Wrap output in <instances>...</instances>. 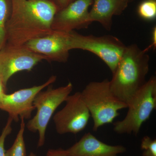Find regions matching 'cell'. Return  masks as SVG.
<instances>
[{
  "mask_svg": "<svg viewBox=\"0 0 156 156\" xmlns=\"http://www.w3.org/2000/svg\"><path fill=\"white\" fill-rule=\"evenodd\" d=\"M140 148L143 151L142 155L156 156V140L149 136L144 137L141 140Z\"/></svg>",
  "mask_w": 156,
  "mask_h": 156,
  "instance_id": "obj_17",
  "label": "cell"
},
{
  "mask_svg": "<svg viewBox=\"0 0 156 156\" xmlns=\"http://www.w3.org/2000/svg\"><path fill=\"white\" fill-rule=\"evenodd\" d=\"M11 11V0H0V50L7 43V26Z\"/></svg>",
  "mask_w": 156,
  "mask_h": 156,
  "instance_id": "obj_14",
  "label": "cell"
},
{
  "mask_svg": "<svg viewBox=\"0 0 156 156\" xmlns=\"http://www.w3.org/2000/svg\"><path fill=\"white\" fill-rule=\"evenodd\" d=\"M47 156H66L62 153L60 149H50L48 151Z\"/></svg>",
  "mask_w": 156,
  "mask_h": 156,
  "instance_id": "obj_20",
  "label": "cell"
},
{
  "mask_svg": "<svg viewBox=\"0 0 156 156\" xmlns=\"http://www.w3.org/2000/svg\"><path fill=\"white\" fill-rule=\"evenodd\" d=\"M140 17L145 20H153L156 17V0H144L137 9Z\"/></svg>",
  "mask_w": 156,
  "mask_h": 156,
  "instance_id": "obj_16",
  "label": "cell"
},
{
  "mask_svg": "<svg viewBox=\"0 0 156 156\" xmlns=\"http://www.w3.org/2000/svg\"><path fill=\"white\" fill-rule=\"evenodd\" d=\"M156 108V78L152 76L136 92L128 104V112L122 121L114 124L119 134L136 135Z\"/></svg>",
  "mask_w": 156,
  "mask_h": 156,
  "instance_id": "obj_4",
  "label": "cell"
},
{
  "mask_svg": "<svg viewBox=\"0 0 156 156\" xmlns=\"http://www.w3.org/2000/svg\"><path fill=\"white\" fill-rule=\"evenodd\" d=\"M128 1H130V2H131V0H128Z\"/></svg>",
  "mask_w": 156,
  "mask_h": 156,
  "instance_id": "obj_24",
  "label": "cell"
},
{
  "mask_svg": "<svg viewBox=\"0 0 156 156\" xmlns=\"http://www.w3.org/2000/svg\"><path fill=\"white\" fill-rule=\"evenodd\" d=\"M70 49L89 51L98 56L114 72L126 46L117 37L106 35L97 37L83 35L75 31L69 32Z\"/></svg>",
  "mask_w": 156,
  "mask_h": 156,
  "instance_id": "obj_6",
  "label": "cell"
},
{
  "mask_svg": "<svg viewBox=\"0 0 156 156\" xmlns=\"http://www.w3.org/2000/svg\"><path fill=\"white\" fill-rule=\"evenodd\" d=\"M43 60H47V58L31 51L24 45H6L0 50V80L5 90L13 75L20 71L31 70Z\"/></svg>",
  "mask_w": 156,
  "mask_h": 156,
  "instance_id": "obj_7",
  "label": "cell"
},
{
  "mask_svg": "<svg viewBox=\"0 0 156 156\" xmlns=\"http://www.w3.org/2000/svg\"><path fill=\"white\" fill-rule=\"evenodd\" d=\"M13 120L9 117L5 126L4 127L2 134L0 136V156H5L6 151L5 149V143L7 136L11 134L12 131V123Z\"/></svg>",
  "mask_w": 156,
  "mask_h": 156,
  "instance_id": "obj_18",
  "label": "cell"
},
{
  "mask_svg": "<svg viewBox=\"0 0 156 156\" xmlns=\"http://www.w3.org/2000/svg\"><path fill=\"white\" fill-rule=\"evenodd\" d=\"M74 1L75 0H54L60 9L65 8L70 3Z\"/></svg>",
  "mask_w": 156,
  "mask_h": 156,
  "instance_id": "obj_19",
  "label": "cell"
},
{
  "mask_svg": "<svg viewBox=\"0 0 156 156\" xmlns=\"http://www.w3.org/2000/svg\"><path fill=\"white\" fill-rule=\"evenodd\" d=\"M65 102L64 108L53 116L56 132L60 134H78L87 127L90 113L80 92L69 95Z\"/></svg>",
  "mask_w": 156,
  "mask_h": 156,
  "instance_id": "obj_8",
  "label": "cell"
},
{
  "mask_svg": "<svg viewBox=\"0 0 156 156\" xmlns=\"http://www.w3.org/2000/svg\"><path fill=\"white\" fill-rule=\"evenodd\" d=\"M142 156H144L142 155Z\"/></svg>",
  "mask_w": 156,
  "mask_h": 156,
  "instance_id": "obj_25",
  "label": "cell"
},
{
  "mask_svg": "<svg viewBox=\"0 0 156 156\" xmlns=\"http://www.w3.org/2000/svg\"><path fill=\"white\" fill-rule=\"evenodd\" d=\"M11 3L6 45L22 46L53 30V18L60 9L54 0H11Z\"/></svg>",
  "mask_w": 156,
  "mask_h": 156,
  "instance_id": "obj_1",
  "label": "cell"
},
{
  "mask_svg": "<svg viewBox=\"0 0 156 156\" xmlns=\"http://www.w3.org/2000/svg\"><path fill=\"white\" fill-rule=\"evenodd\" d=\"M24 119H21L20 128L11 147L6 151L5 156H26V150L23 134L25 128Z\"/></svg>",
  "mask_w": 156,
  "mask_h": 156,
  "instance_id": "obj_15",
  "label": "cell"
},
{
  "mask_svg": "<svg viewBox=\"0 0 156 156\" xmlns=\"http://www.w3.org/2000/svg\"><path fill=\"white\" fill-rule=\"evenodd\" d=\"M148 50H142L135 44L126 46L109 81L112 92L127 105L146 82V76L149 69Z\"/></svg>",
  "mask_w": 156,
  "mask_h": 156,
  "instance_id": "obj_2",
  "label": "cell"
},
{
  "mask_svg": "<svg viewBox=\"0 0 156 156\" xmlns=\"http://www.w3.org/2000/svg\"><path fill=\"white\" fill-rule=\"evenodd\" d=\"M128 0H93L92 8L89 11L91 22H97L107 30L112 25L113 17L119 15L130 2Z\"/></svg>",
  "mask_w": 156,
  "mask_h": 156,
  "instance_id": "obj_13",
  "label": "cell"
},
{
  "mask_svg": "<svg viewBox=\"0 0 156 156\" xmlns=\"http://www.w3.org/2000/svg\"><path fill=\"white\" fill-rule=\"evenodd\" d=\"M56 80V76H52L40 86L20 89L10 94L4 93L0 97V109L8 112L9 117L16 122L19 121V118L30 119L35 109L33 102L37 94Z\"/></svg>",
  "mask_w": 156,
  "mask_h": 156,
  "instance_id": "obj_9",
  "label": "cell"
},
{
  "mask_svg": "<svg viewBox=\"0 0 156 156\" xmlns=\"http://www.w3.org/2000/svg\"><path fill=\"white\" fill-rule=\"evenodd\" d=\"M28 156H36V155L35 154H34V153L31 152L30 153V154Z\"/></svg>",
  "mask_w": 156,
  "mask_h": 156,
  "instance_id": "obj_23",
  "label": "cell"
},
{
  "mask_svg": "<svg viewBox=\"0 0 156 156\" xmlns=\"http://www.w3.org/2000/svg\"><path fill=\"white\" fill-rule=\"evenodd\" d=\"M73 89L71 83L56 89H53L51 84L46 91L39 92L35 98L33 104L37 109V113L33 118L29 121L26 126L31 132H38V147L44 144L46 130L53 113L57 108L65 101Z\"/></svg>",
  "mask_w": 156,
  "mask_h": 156,
  "instance_id": "obj_5",
  "label": "cell"
},
{
  "mask_svg": "<svg viewBox=\"0 0 156 156\" xmlns=\"http://www.w3.org/2000/svg\"><path fill=\"white\" fill-rule=\"evenodd\" d=\"M152 45L151 47H153L154 49L156 48V27H154L152 31Z\"/></svg>",
  "mask_w": 156,
  "mask_h": 156,
  "instance_id": "obj_21",
  "label": "cell"
},
{
  "mask_svg": "<svg viewBox=\"0 0 156 156\" xmlns=\"http://www.w3.org/2000/svg\"><path fill=\"white\" fill-rule=\"evenodd\" d=\"M81 94L93 119L94 131L113 123L119 115V111L128 108V105L112 92L108 79L89 83Z\"/></svg>",
  "mask_w": 156,
  "mask_h": 156,
  "instance_id": "obj_3",
  "label": "cell"
},
{
  "mask_svg": "<svg viewBox=\"0 0 156 156\" xmlns=\"http://www.w3.org/2000/svg\"><path fill=\"white\" fill-rule=\"evenodd\" d=\"M93 0H75L55 14L52 23L53 30L69 32L87 28L92 22L89 17V7Z\"/></svg>",
  "mask_w": 156,
  "mask_h": 156,
  "instance_id": "obj_11",
  "label": "cell"
},
{
  "mask_svg": "<svg viewBox=\"0 0 156 156\" xmlns=\"http://www.w3.org/2000/svg\"><path fill=\"white\" fill-rule=\"evenodd\" d=\"M24 45L31 51L45 56L48 61L64 63L68 60L70 50L69 32L53 30Z\"/></svg>",
  "mask_w": 156,
  "mask_h": 156,
  "instance_id": "obj_10",
  "label": "cell"
},
{
  "mask_svg": "<svg viewBox=\"0 0 156 156\" xmlns=\"http://www.w3.org/2000/svg\"><path fill=\"white\" fill-rule=\"evenodd\" d=\"M59 149L66 156H119L126 151L123 146L108 145L89 132L69 148Z\"/></svg>",
  "mask_w": 156,
  "mask_h": 156,
  "instance_id": "obj_12",
  "label": "cell"
},
{
  "mask_svg": "<svg viewBox=\"0 0 156 156\" xmlns=\"http://www.w3.org/2000/svg\"><path fill=\"white\" fill-rule=\"evenodd\" d=\"M6 90L4 89V87H3L2 84V82L0 80V97L2 96V95H3L4 93H5Z\"/></svg>",
  "mask_w": 156,
  "mask_h": 156,
  "instance_id": "obj_22",
  "label": "cell"
}]
</instances>
